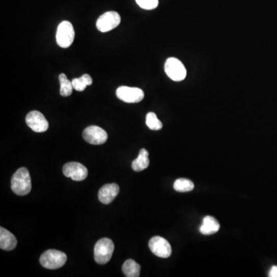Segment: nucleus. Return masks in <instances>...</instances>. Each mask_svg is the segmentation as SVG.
Listing matches in <instances>:
<instances>
[{
  "label": "nucleus",
  "instance_id": "17",
  "mask_svg": "<svg viewBox=\"0 0 277 277\" xmlns=\"http://www.w3.org/2000/svg\"><path fill=\"white\" fill-rule=\"evenodd\" d=\"M173 188L175 191L180 193H187L194 189V184L188 179L180 178L175 180L173 184Z\"/></svg>",
  "mask_w": 277,
  "mask_h": 277
},
{
  "label": "nucleus",
  "instance_id": "6",
  "mask_svg": "<svg viewBox=\"0 0 277 277\" xmlns=\"http://www.w3.org/2000/svg\"><path fill=\"white\" fill-rule=\"evenodd\" d=\"M116 96L127 104H136L143 100L144 92L140 88L119 86L116 89Z\"/></svg>",
  "mask_w": 277,
  "mask_h": 277
},
{
  "label": "nucleus",
  "instance_id": "11",
  "mask_svg": "<svg viewBox=\"0 0 277 277\" xmlns=\"http://www.w3.org/2000/svg\"><path fill=\"white\" fill-rule=\"evenodd\" d=\"M63 174L74 181H83L88 175V169L86 166L77 162H70L64 165Z\"/></svg>",
  "mask_w": 277,
  "mask_h": 277
},
{
  "label": "nucleus",
  "instance_id": "9",
  "mask_svg": "<svg viewBox=\"0 0 277 277\" xmlns=\"http://www.w3.org/2000/svg\"><path fill=\"white\" fill-rule=\"evenodd\" d=\"M149 247L151 252L160 258H168L172 254L170 243L161 237H154L149 240Z\"/></svg>",
  "mask_w": 277,
  "mask_h": 277
},
{
  "label": "nucleus",
  "instance_id": "8",
  "mask_svg": "<svg viewBox=\"0 0 277 277\" xmlns=\"http://www.w3.org/2000/svg\"><path fill=\"white\" fill-rule=\"evenodd\" d=\"M120 22L121 17L119 13L114 11L107 12L99 16L96 22V27L99 31L107 33L116 28Z\"/></svg>",
  "mask_w": 277,
  "mask_h": 277
},
{
  "label": "nucleus",
  "instance_id": "4",
  "mask_svg": "<svg viewBox=\"0 0 277 277\" xmlns=\"http://www.w3.org/2000/svg\"><path fill=\"white\" fill-rule=\"evenodd\" d=\"M165 72L169 78L175 82L183 81L187 77V69L178 59L170 57L165 63Z\"/></svg>",
  "mask_w": 277,
  "mask_h": 277
},
{
  "label": "nucleus",
  "instance_id": "10",
  "mask_svg": "<svg viewBox=\"0 0 277 277\" xmlns=\"http://www.w3.org/2000/svg\"><path fill=\"white\" fill-rule=\"evenodd\" d=\"M27 125L36 133H43L49 128V122L42 113L39 111L30 112L26 117Z\"/></svg>",
  "mask_w": 277,
  "mask_h": 277
},
{
  "label": "nucleus",
  "instance_id": "7",
  "mask_svg": "<svg viewBox=\"0 0 277 277\" xmlns=\"http://www.w3.org/2000/svg\"><path fill=\"white\" fill-rule=\"evenodd\" d=\"M83 136L87 143L92 145H102L108 140L107 132L97 125H90L85 129Z\"/></svg>",
  "mask_w": 277,
  "mask_h": 277
},
{
  "label": "nucleus",
  "instance_id": "21",
  "mask_svg": "<svg viewBox=\"0 0 277 277\" xmlns=\"http://www.w3.org/2000/svg\"><path fill=\"white\" fill-rule=\"evenodd\" d=\"M136 4L143 10H151L157 8L159 0H136Z\"/></svg>",
  "mask_w": 277,
  "mask_h": 277
},
{
  "label": "nucleus",
  "instance_id": "12",
  "mask_svg": "<svg viewBox=\"0 0 277 277\" xmlns=\"http://www.w3.org/2000/svg\"><path fill=\"white\" fill-rule=\"evenodd\" d=\"M119 193V187L116 183L104 185L99 190V200L104 204H110L114 200Z\"/></svg>",
  "mask_w": 277,
  "mask_h": 277
},
{
  "label": "nucleus",
  "instance_id": "13",
  "mask_svg": "<svg viewBox=\"0 0 277 277\" xmlns=\"http://www.w3.org/2000/svg\"><path fill=\"white\" fill-rule=\"evenodd\" d=\"M17 246L16 237L6 230L4 227L0 228V248L4 250L11 251Z\"/></svg>",
  "mask_w": 277,
  "mask_h": 277
},
{
  "label": "nucleus",
  "instance_id": "3",
  "mask_svg": "<svg viewBox=\"0 0 277 277\" xmlns=\"http://www.w3.org/2000/svg\"><path fill=\"white\" fill-rule=\"evenodd\" d=\"M114 243L109 238H103L95 245L94 259L98 264H107L113 257Z\"/></svg>",
  "mask_w": 277,
  "mask_h": 277
},
{
  "label": "nucleus",
  "instance_id": "5",
  "mask_svg": "<svg viewBox=\"0 0 277 277\" xmlns=\"http://www.w3.org/2000/svg\"><path fill=\"white\" fill-rule=\"evenodd\" d=\"M75 31L69 21H63L59 25L57 32V42L60 47L69 48L74 41Z\"/></svg>",
  "mask_w": 277,
  "mask_h": 277
},
{
  "label": "nucleus",
  "instance_id": "15",
  "mask_svg": "<svg viewBox=\"0 0 277 277\" xmlns=\"http://www.w3.org/2000/svg\"><path fill=\"white\" fill-rule=\"evenodd\" d=\"M149 153L146 149H140V154L136 160L132 163V168L136 172L144 170L149 166Z\"/></svg>",
  "mask_w": 277,
  "mask_h": 277
},
{
  "label": "nucleus",
  "instance_id": "2",
  "mask_svg": "<svg viewBox=\"0 0 277 277\" xmlns=\"http://www.w3.org/2000/svg\"><path fill=\"white\" fill-rule=\"evenodd\" d=\"M67 257L64 253L57 249H49L42 254L39 259L40 264L45 269H57L64 266Z\"/></svg>",
  "mask_w": 277,
  "mask_h": 277
},
{
  "label": "nucleus",
  "instance_id": "20",
  "mask_svg": "<svg viewBox=\"0 0 277 277\" xmlns=\"http://www.w3.org/2000/svg\"><path fill=\"white\" fill-rule=\"evenodd\" d=\"M146 125L152 130H160L163 128V123L157 118L155 113L150 112L146 115Z\"/></svg>",
  "mask_w": 277,
  "mask_h": 277
},
{
  "label": "nucleus",
  "instance_id": "22",
  "mask_svg": "<svg viewBox=\"0 0 277 277\" xmlns=\"http://www.w3.org/2000/svg\"><path fill=\"white\" fill-rule=\"evenodd\" d=\"M269 277H277V266H272L269 272Z\"/></svg>",
  "mask_w": 277,
  "mask_h": 277
},
{
  "label": "nucleus",
  "instance_id": "14",
  "mask_svg": "<svg viewBox=\"0 0 277 277\" xmlns=\"http://www.w3.org/2000/svg\"><path fill=\"white\" fill-rule=\"evenodd\" d=\"M220 229L219 222L213 216H207L204 217L203 221V225H201L199 230L204 235L210 236L216 234Z\"/></svg>",
  "mask_w": 277,
  "mask_h": 277
},
{
  "label": "nucleus",
  "instance_id": "1",
  "mask_svg": "<svg viewBox=\"0 0 277 277\" xmlns=\"http://www.w3.org/2000/svg\"><path fill=\"white\" fill-rule=\"evenodd\" d=\"M11 188L18 196H26L31 191L32 183L30 172L27 168L18 169L11 180Z\"/></svg>",
  "mask_w": 277,
  "mask_h": 277
},
{
  "label": "nucleus",
  "instance_id": "18",
  "mask_svg": "<svg viewBox=\"0 0 277 277\" xmlns=\"http://www.w3.org/2000/svg\"><path fill=\"white\" fill-rule=\"evenodd\" d=\"M59 80L60 83V95L64 97L70 96L73 89L72 81L68 80L66 74L64 73L60 74Z\"/></svg>",
  "mask_w": 277,
  "mask_h": 277
},
{
  "label": "nucleus",
  "instance_id": "19",
  "mask_svg": "<svg viewBox=\"0 0 277 277\" xmlns=\"http://www.w3.org/2000/svg\"><path fill=\"white\" fill-rule=\"evenodd\" d=\"M72 83L74 89L78 92H83L86 89V86L92 84V79L89 74H84L80 78L73 79Z\"/></svg>",
  "mask_w": 277,
  "mask_h": 277
},
{
  "label": "nucleus",
  "instance_id": "16",
  "mask_svg": "<svg viewBox=\"0 0 277 277\" xmlns=\"http://www.w3.org/2000/svg\"><path fill=\"white\" fill-rule=\"evenodd\" d=\"M122 271L127 277L140 276V266L134 260H127L122 265Z\"/></svg>",
  "mask_w": 277,
  "mask_h": 277
}]
</instances>
